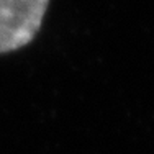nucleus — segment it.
<instances>
[{"mask_svg": "<svg viewBox=\"0 0 154 154\" xmlns=\"http://www.w3.org/2000/svg\"><path fill=\"white\" fill-rule=\"evenodd\" d=\"M48 5L49 0H0V54L30 45Z\"/></svg>", "mask_w": 154, "mask_h": 154, "instance_id": "1", "label": "nucleus"}]
</instances>
